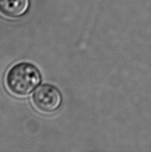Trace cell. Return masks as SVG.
<instances>
[{
    "instance_id": "3957f363",
    "label": "cell",
    "mask_w": 151,
    "mask_h": 152,
    "mask_svg": "<svg viewBox=\"0 0 151 152\" xmlns=\"http://www.w3.org/2000/svg\"><path fill=\"white\" fill-rule=\"evenodd\" d=\"M30 7V0H0V13L5 17L17 19L25 15Z\"/></svg>"
},
{
    "instance_id": "7a4b0ae2",
    "label": "cell",
    "mask_w": 151,
    "mask_h": 152,
    "mask_svg": "<svg viewBox=\"0 0 151 152\" xmlns=\"http://www.w3.org/2000/svg\"><path fill=\"white\" fill-rule=\"evenodd\" d=\"M32 102L39 112L51 114L61 107L63 96L57 87L50 83H44L36 89L32 96Z\"/></svg>"
},
{
    "instance_id": "6da1fadb",
    "label": "cell",
    "mask_w": 151,
    "mask_h": 152,
    "mask_svg": "<svg viewBox=\"0 0 151 152\" xmlns=\"http://www.w3.org/2000/svg\"><path fill=\"white\" fill-rule=\"evenodd\" d=\"M42 81L39 69L34 64L21 61L13 65L5 75V86L11 94L26 97L38 88Z\"/></svg>"
}]
</instances>
